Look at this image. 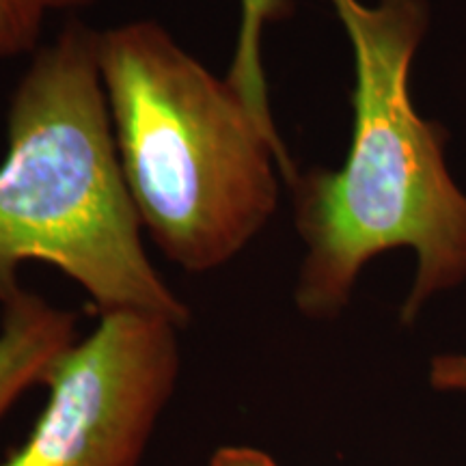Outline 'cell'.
<instances>
[{"label":"cell","instance_id":"8992f818","mask_svg":"<svg viewBox=\"0 0 466 466\" xmlns=\"http://www.w3.org/2000/svg\"><path fill=\"white\" fill-rule=\"evenodd\" d=\"M238 7H240V25H238L236 50H233L227 80L250 108L261 127L272 138L281 141L275 116H272L270 96H268L261 42H264L266 26L285 20L294 5L291 0H238Z\"/></svg>","mask_w":466,"mask_h":466},{"label":"cell","instance_id":"52a82bcc","mask_svg":"<svg viewBox=\"0 0 466 466\" xmlns=\"http://www.w3.org/2000/svg\"><path fill=\"white\" fill-rule=\"evenodd\" d=\"M93 3L96 0H0V58L37 50L48 15L78 11Z\"/></svg>","mask_w":466,"mask_h":466},{"label":"cell","instance_id":"ba28073f","mask_svg":"<svg viewBox=\"0 0 466 466\" xmlns=\"http://www.w3.org/2000/svg\"><path fill=\"white\" fill-rule=\"evenodd\" d=\"M430 382L441 391L466 393V354H441L430 365Z\"/></svg>","mask_w":466,"mask_h":466},{"label":"cell","instance_id":"277c9868","mask_svg":"<svg viewBox=\"0 0 466 466\" xmlns=\"http://www.w3.org/2000/svg\"><path fill=\"white\" fill-rule=\"evenodd\" d=\"M177 329L154 313H100L52 363L42 415L0 466L141 464L179 376Z\"/></svg>","mask_w":466,"mask_h":466},{"label":"cell","instance_id":"6da1fadb","mask_svg":"<svg viewBox=\"0 0 466 466\" xmlns=\"http://www.w3.org/2000/svg\"><path fill=\"white\" fill-rule=\"evenodd\" d=\"M326 3L352 50V138L339 168L291 184L305 244L296 305L335 318L371 259L410 248L417 272L401 322L412 324L430 299L466 281V192L447 165V130L419 115L410 91L428 0Z\"/></svg>","mask_w":466,"mask_h":466},{"label":"cell","instance_id":"5b68a950","mask_svg":"<svg viewBox=\"0 0 466 466\" xmlns=\"http://www.w3.org/2000/svg\"><path fill=\"white\" fill-rule=\"evenodd\" d=\"M0 329V419L26 389L44 384L58 354L76 341V318L20 289L5 302Z\"/></svg>","mask_w":466,"mask_h":466},{"label":"cell","instance_id":"9c48e42d","mask_svg":"<svg viewBox=\"0 0 466 466\" xmlns=\"http://www.w3.org/2000/svg\"><path fill=\"white\" fill-rule=\"evenodd\" d=\"M209 466H279L275 458L255 447H220L209 458Z\"/></svg>","mask_w":466,"mask_h":466},{"label":"cell","instance_id":"3957f363","mask_svg":"<svg viewBox=\"0 0 466 466\" xmlns=\"http://www.w3.org/2000/svg\"><path fill=\"white\" fill-rule=\"evenodd\" d=\"M96 35L72 20L35 52L11 96L0 162V302L17 270L44 261L91 296L97 311L188 322V307L147 258L127 190L96 56Z\"/></svg>","mask_w":466,"mask_h":466},{"label":"cell","instance_id":"7a4b0ae2","mask_svg":"<svg viewBox=\"0 0 466 466\" xmlns=\"http://www.w3.org/2000/svg\"><path fill=\"white\" fill-rule=\"evenodd\" d=\"M96 56L121 171L151 240L188 272L238 258L275 217L279 177H299L285 143L158 22L97 31Z\"/></svg>","mask_w":466,"mask_h":466}]
</instances>
